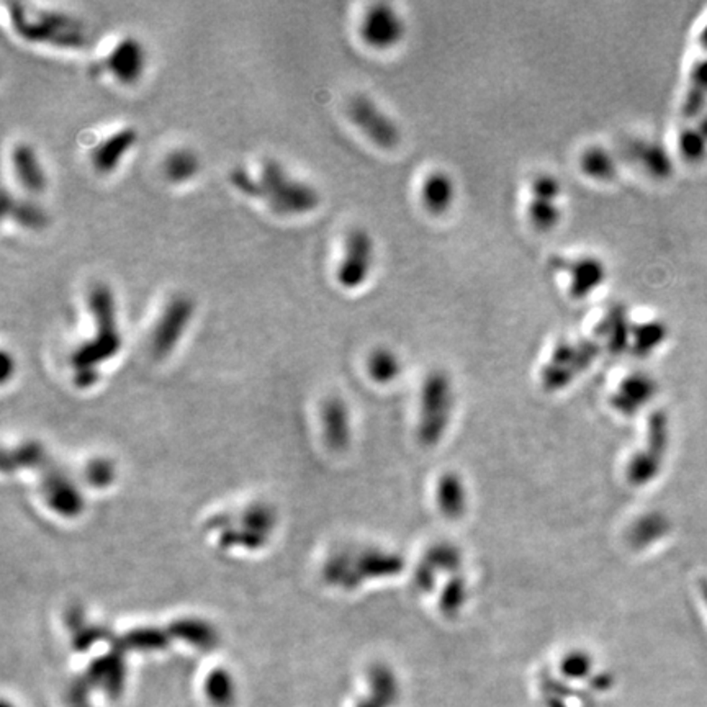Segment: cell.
<instances>
[{"label":"cell","instance_id":"obj_1","mask_svg":"<svg viewBox=\"0 0 707 707\" xmlns=\"http://www.w3.org/2000/svg\"><path fill=\"white\" fill-rule=\"evenodd\" d=\"M10 22L18 36L32 43H46L78 50L88 43V32L82 20L68 12L38 9L20 2H10Z\"/></svg>","mask_w":707,"mask_h":707},{"label":"cell","instance_id":"obj_2","mask_svg":"<svg viewBox=\"0 0 707 707\" xmlns=\"http://www.w3.org/2000/svg\"><path fill=\"white\" fill-rule=\"evenodd\" d=\"M256 199L267 201L277 215H302L320 205V193L310 183L288 174L275 159H264L256 177Z\"/></svg>","mask_w":707,"mask_h":707},{"label":"cell","instance_id":"obj_3","mask_svg":"<svg viewBox=\"0 0 707 707\" xmlns=\"http://www.w3.org/2000/svg\"><path fill=\"white\" fill-rule=\"evenodd\" d=\"M88 305L96 320L97 336L74 352L72 362L80 370L94 368L98 362L112 358L122 346V336L116 328L115 298L110 287L96 284L88 290Z\"/></svg>","mask_w":707,"mask_h":707},{"label":"cell","instance_id":"obj_4","mask_svg":"<svg viewBox=\"0 0 707 707\" xmlns=\"http://www.w3.org/2000/svg\"><path fill=\"white\" fill-rule=\"evenodd\" d=\"M454 410V388L442 370L431 372L421 390L418 436L424 445H436L444 436Z\"/></svg>","mask_w":707,"mask_h":707},{"label":"cell","instance_id":"obj_5","mask_svg":"<svg viewBox=\"0 0 707 707\" xmlns=\"http://www.w3.org/2000/svg\"><path fill=\"white\" fill-rule=\"evenodd\" d=\"M600 356L596 340H560L542 370V384L547 390H559L583 374Z\"/></svg>","mask_w":707,"mask_h":707},{"label":"cell","instance_id":"obj_6","mask_svg":"<svg viewBox=\"0 0 707 707\" xmlns=\"http://www.w3.org/2000/svg\"><path fill=\"white\" fill-rule=\"evenodd\" d=\"M376 262V243L364 228L350 229L344 254L336 269V280L344 290H358L366 284Z\"/></svg>","mask_w":707,"mask_h":707},{"label":"cell","instance_id":"obj_7","mask_svg":"<svg viewBox=\"0 0 707 707\" xmlns=\"http://www.w3.org/2000/svg\"><path fill=\"white\" fill-rule=\"evenodd\" d=\"M350 122L378 148L395 149L402 141V130L390 115L367 96L352 97L348 104Z\"/></svg>","mask_w":707,"mask_h":707},{"label":"cell","instance_id":"obj_8","mask_svg":"<svg viewBox=\"0 0 707 707\" xmlns=\"http://www.w3.org/2000/svg\"><path fill=\"white\" fill-rule=\"evenodd\" d=\"M550 267L557 274L568 277V293L573 300H586L606 284L608 267L602 259L593 254H583L576 257L554 256Z\"/></svg>","mask_w":707,"mask_h":707},{"label":"cell","instance_id":"obj_9","mask_svg":"<svg viewBox=\"0 0 707 707\" xmlns=\"http://www.w3.org/2000/svg\"><path fill=\"white\" fill-rule=\"evenodd\" d=\"M360 38L374 50H392L406 35L405 18L392 4L377 2L367 7L358 26Z\"/></svg>","mask_w":707,"mask_h":707},{"label":"cell","instance_id":"obj_10","mask_svg":"<svg viewBox=\"0 0 707 707\" xmlns=\"http://www.w3.org/2000/svg\"><path fill=\"white\" fill-rule=\"evenodd\" d=\"M193 314V300L183 293H177L169 298L167 305L163 310V314L157 321L154 332H153V352L157 358H164L171 350L174 349L179 338L185 331L187 324Z\"/></svg>","mask_w":707,"mask_h":707},{"label":"cell","instance_id":"obj_11","mask_svg":"<svg viewBox=\"0 0 707 707\" xmlns=\"http://www.w3.org/2000/svg\"><path fill=\"white\" fill-rule=\"evenodd\" d=\"M98 68L110 70L122 84H136L146 70V50L135 36H125L100 64H94L92 70Z\"/></svg>","mask_w":707,"mask_h":707},{"label":"cell","instance_id":"obj_12","mask_svg":"<svg viewBox=\"0 0 707 707\" xmlns=\"http://www.w3.org/2000/svg\"><path fill=\"white\" fill-rule=\"evenodd\" d=\"M622 154L655 181H666L672 177L674 171L670 151L658 141L630 138L626 141Z\"/></svg>","mask_w":707,"mask_h":707},{"label":"cell","instance_id":"obj_13","mask_svg":"<svg viewBox=\"0 0 707 707\" xmlns=\"http://www.w3.org/2000/svg\"><path fill=\"white\" fill-rule=\"evenodd\" d=\"M138 140V131L131 126L115 131L100 141L90 153V161L100 174L114 172L115 167L122 163L123 156L130 151Z\"/></svg>","mask_w":707,"mask_h":707},{"label":"cell","instance_id":"obj_14","mask_svg":"<svg viewBox=\"0 0 707 707\" xmlns=\"http://www.w3.org/2000/svg\"><path fill=\"white\" fill-rule=\"evenodd\" d=\"M457 199L454 177L445 171L429 172L421 185V201L429 215L442 217Z\"/></svg>","mask_w":707,"mask_h":707},{"label":"cell","instance_id":"obj_15","mask_svg":"<svg viewBox=\"0 0 707 707\" xmlns=\"http://www.w3.org/2000/svg\"><path fill=\"white\" fill-rule=\"evenodd\" d=\"M10 159H12L14 172L17 175L18 182L22 183V187L28 192H43L48 181L35 148L28 143H18L17 146L12 149Z\"/></svg>","mask_w":707,"mask_h":707},{"label":"cell","instance_id":"obj_16","mask_svg":"<svg viewBox=\"0 0 707 707\" xmlns=\"http://www.w3.org/2000/svg\"><path fill=\"white\" fill-rule=\"evenodd\" d=\"M632 321L624 305H614L604 313L596 332L612 352H622L630 348Z\"/></svg>","mask_w":707,"mask_h":707},{"label":"cell","instance_id":"obj_17","mask_svg":"<svg viewBox=\"0 0 707 707\" xmlns=\"http://www.w3.org/2000/svg\"><path fill=\"white\" fill-rule=\"evenodd\" d=\"M707 104V54L693 64L681 112L686 120H696Z\"/></svg>","mask_w":707,"mask_h":707},{"label":"cell","instance_id":"obj_18","mask_svg":"<svg viewBox=\"0 0 707 707\" xmlns=\"http://www.w3.org/2000/svg\"><path fill=\"white\" fill-rule=\"evenodd\" d=\"M400 698V684L386 665H376L370 672V694L358 707H393Z\"/></svg>","mask_w":707,"mask_h":707},{"label":"cell","instance_id":"obj_19","mask_svg":"<svg viewBox=\"0 0 707 707\" xmlns=\"http://www.w3.org/2000/svg\"><path fill=\"white\" fill-rule=\"evenodd\" d=\"M581 172L596 182H611L619 174V157L604 146H590L580 156Z\"/></svg>","mask_w":707,"mask_h":707},{"label":"cell","instance_id":"obj_20","mask_svg":"<svg viewBox=\"0 0 707 707\" xmlns=\"http://www.w3.org/2000/svg\"><path fill=\"white\" fill-rule=\"evenodd\" d=\"M654 380L646 374H632L620 384L612 398L614 408L624 413H634L640 405L648 402L654 395Z\"/></svg>","mask_w":707,"mask_h":707},{"label":"cell","instance_id":"obj_21","mask_svg":"<svg viewBox=\"0 0 707 707\" xmlns=\"http://www.w3.org/2000/svg\"><path fill=\"white\" fill-rule=\"evenodd\" d=\"M2 213L26 229H42L48 225V215L38 203L28 199H18L7 191L2 193Z\"/></svg>","mask_w":707,"mask_h":707},{"label":"cell","instance_id":"obj_22","mask_svg":"<svg viewBox=\"0 0 707 707\" xmlns=\"http://www.w3.org/2000/svg\"><path fill=\"white\" fill-rule=\"evenodd\" d=\"M680 157L691 166H698L707 159V116L696 118L693 125L684 126L678 135Z\"/></svg>","mask_w":707,"mask_h":707},{"label":"cell","instance_id":"obj_23","mask_svg":"<svg viewBox=\"0 0 707 707\" xmlns=\"http://www.w3.org/2000/svg\"><path fill=\"white\" fill-rule=\"evenodd\" d=\"M437 505L441 507V513L447 517L451 519L462 517L467 509V491H465V483L459 475L445 473L439 480Z\"/></svg>","mask_w":707,"mask_h":707},{"label":"cell","instance_id":"obj_24","mask_svg":"<svg viewBox=\"0 0 707 707\" xmlns=\"http://www.w3.org/2000/svg\"><path fill=\"white\" fill-rule=\"evenodd\" d=\"M668 338V328L660 320H647L642 323L632 324L630 349L636 356H647L658 349Z\"/></svg>","mask_w":707,"mask_h":707},{"label":"cell","instance_id":"obj_25","mask_svg":"<svg viewBox=\"0 0 707 707\" xmlns=\"http://www.w3.org/2000/svg\"><path fill=\"white\" fill-rule=\"evenodd\" d=\"M164 174L174 183L187 182L199 174L200 159L191 149H174L164 159Z\"/></svg>","mask_w":707,"mask_h":707},{"label":"cell","instance_id":"obj_26","mask_svg":"<svg viewBox=\"0 0 707 707\" xmlns=\"http://www.w3.org/2000/svg\"><path fill=\"white\" fill-rule=\"evenodd\" d=\"M527 219L537 231L547 233L560 225L563 219V209L559 201L531 199L527 203Z\"/></svg>","mask_w":707,"mask_h":707},{"label":"cell","instance_id":"obj_27","mask_svg":"<svg viewBox=\"0 0 707 707\" xmlns=\"http://www.w3.org/2000/svg\"><path fill=\"white\" fill-rule=\"evenodd\" d=\"M368 374L378 384H390L402 374V360L386 348H377L368 358Z\"/></svg>","mask_w":707,"mask_h":707},{"label":"cell","instance_id":"obj_28","mask_svg":"<svg viewBox=\"0 0 707 707\" xmlns=\"http://www.w3.org/2000/svg\"><path fill=\"white\" fill-rule=\"evenodd\" d=\"M529 192H531V199L559 201L563 193V183L557 175L542 172L531 181Z\"/></svg>","mask_w":707,"mask_h":707},{"label":"cell","instance_id":"obj_29","mask_svg":"<svg viewBox=\"0 0 707 707\" xmlns=\"http://www.w3.org/2000/svg\"><path fill=\"white\" fill-rule=\"evenodd\" d=\"M207 693L213 704L227 707L233 702V683L225 672L213 673L207 683Z\"/></svg>","mask_w":707,"mask_h":707},{"label":"cell","instance_id":"obj_30","mask_svg":"<svg viewBox=\"0 0 707 707\" xmlns=\"http://www.w3.org/2000/svg\"><path fill=\"white\" fill-rule=\"evenodd\" d=\"M465 590L467 588H465L462 578H457L447 585L444 596L441 598V608L445 614H454V612L462 609V606L465 604V596H467Z\"/></svg>","mask_w":707,"mask_h":707},{"label":"cell","instance_id":"obj_31","mask_svg":"<svg viewBox=\"0 0 707 707\" xmlns=\"http://www.w3.org/2000/svg\"><path fill=\"white\" fill-rule=\"evenodd\" d=\"M591 656H588L585 652H572L562 660V672L570 678H583L591 672Z\"/></svg>","mask_w":707,"mask_h":707},{"label":"cell","instance_id":"obj_32","mask_svg":"<svg viewBox=\"0 0 707 707\" xmlns=\"http://www.w3.org/2000/svg\"><path fill=\"white\" fill-rule=\"evenodd\" d=\"M330 413H328V418L332 419V424L334 428L330 429L331 431L332 442L334 444H344L346 439H348V421H346V414L342 410V405L338 402L331 403L330 405Z\"/></svg>","mask_w":707,"mask_h":707},{"label":"cell","instance_id":"obj_33","mask_svg":"<svg viewBox=\"0 0 707 707\" xmlns=\"http://www.w3.org/2000/svg\"><path fill=\"white\" fill-rule=\"evenodd\" d=\"M5 707H9V706H5Z\"/></svg>","mask_w":707,"mask_h":707}]
</instances>
